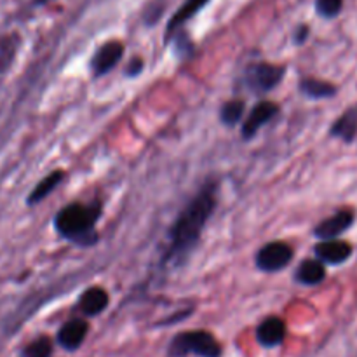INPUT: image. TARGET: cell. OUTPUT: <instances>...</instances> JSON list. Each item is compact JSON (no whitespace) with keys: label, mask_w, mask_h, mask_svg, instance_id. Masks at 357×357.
I'll use <instances>...</instances> for the list:
<instances>
[{"label":"cell","mask_w":357,"mask_h":357,"mask_svg":"<svg viewBox=\"0 0 357 357\" xmlns=\"http://www.w3.org/2000/svg\"><path fill=\"white\" fill-rule=\"evenodd\" d=\"M215 185H206L197 195L190 201V204L180 213L174 225L169 230V246H167L164 260L180 264L183 261L197 244L202 229L208 223L209 216L216 208Z\"/></svg>","instance_id":"6da1fadb"},{"label":"cell","mask_w":357,"mask_h":357,"mask_svg":"<svg viewBox=\"0 0 357 357\" xmlns=\"http://www.w3.org/2000/svg\"><path fill=\"white\" fill-rule=\"evenodd\" d=\"M100 206L70 204L56 215L54 227L63 237L79 244L94 241V227L100 218Z\"/></svg>","instance_id":"7a4b0ae2"},{"label":"cell","mask_w":357,"mask_h":357,"mask_svg":"<svg viewBox=\"0 0 357 357\" xmlns=\"http://www.w3.org/2000/svg\"><path fill=\"white\" fill-rule=\"evenodd\" d=\"M167 354L169 357H220L222 345L208 331H187L171 340Z\"/></svg>","instance_id":"3957f363"},{"label":"cell","mask_w":357,"mask_h":357,"mask_svg":"<svg viewBox=\"0 0 357 357\" xmlns=\"http://www.w3.org/2000/svg\"><path fill=\"white\" fill-rule=\"evenodd\" d=\"M284 75L282 66L260 63V65H251L246 72V84L255 93H267L272 91Z\"/></svg>","instance_id":"277c9868"},{"label":"cell","mask_w":357,"mask_h":357,"mask_svg":"<svg viewBox=\"0 0 357 357\" xmlns=\"http://www.w3.org/2000/svg\"><path fill=\"white\" fill-rule=\"evenodd\" d=\"M293 250L286 243H268L257 253V265L264 272L282 271L291 261Z\"/></svg>","instance_id":"5b68a950"},{"label":"cell","mask_w":357,"mask_h":357,"mask_svg":"<svg viewBox=\"0 0 357 357\" xmlns=\"http://www.w3.org/2000/svg\"><path fill=\"white\" fill-rule=\"evenodd\" d=\"M354 213L351 209H342L337 211L330 218L323 220L319 225L314 229V236L319 237V239H338L344 232H347L352 225H354Z\"/></svg>","instance_id":"8992f818"},{"label":"cell","mask_w":357,"mask_h":357,"mask_svg":"<svg viewBox=\"0 0 357 357\" xmlns=\"http://www.w3.org/2000/svg\"><path fill=\"white\" fill-rule=\"evenodd\" d=\"M317 260L326 265L345 264L352 257V246L340 239H326L314 248Z\"/></svg>","instance_id":"52a82bcc"},{"label":"cell","mask_w":357,"mask_h":357,"mask_svg":"<svg viewBox=\"0 0 357 357\" xmlns=\"http://www.w3.org/2000/svg\"><path fill=\"white\" fill-rule=\"evenodd\" d=\"M122 52H124V45L121 42H108V44L101 45L96 54H94L93 61H91V68H93L94 75L101 77L110 72L121 61Z\"/></svg>","instance_id":"ba28073f"},{"label":"cell","mask_w":357,"mask_h":357,"mask_svg":"<svg viewBox=\"0 0 357 357\" xmlns=\"http://www.w3.org/2000/svg\"><path fill=\"white\" fill-rule=\"evenodd\" d=\"M87 331H89V324L84 319H72L66 324H63V328L58 333V344L61 345L65 351H77L80 345L84 344L87 337Z\"/></svg>","instance_id":"9c48e42d"},{"label":"cell","mask_w":357,"mask_h":357,"mask_svg":"<svg viewBox=\"0 0 357 357\" xmlns=\"http://www.w3.org/2000/svg\"><path fill=\"white\" fill-rule=\"evenodd\" d=\"M279 112V107L272 101H261V103L255 105V108L251 110V114L248 115L246 122L243 126V136L244 138H253L257 135L258 129L261 126L267 124L272 117Z\"/></svg>","instance_id":"30bf717a"},{"label":"cell","mask_w":357,"mask_h":357,"mask_svg":"<svg viewBox=\"0 0 357 357\" xmlns=\"http://www.w3.org/2000/svg\"><path fill=\"white\" fill-rule=\"evenodd\" d=\"M286 337V324L279 317H268L258 326L257 338L264 347H278Z\"/></svg>","instance_id":"8fae6325"},{"label":"cell","mask_w":357,"mask_h":357,"mask_svg":"<svg viewBox=\"0 0 357 357\" xmlns=\"http://www.w3.org/2000/svg\"><path fill=\"white\" fill-rule=\"evenodd\" d=\"M79 307L84 316H98L108 307V295L101 288H89L80 296Z\"/></svg>","instance_id":"7c38bea8"},{"label":"cell","mask_w":357,"mask_h":357,"mask_svg":"<svg viewBox=\"0 0 357 357\" xmlns=\"http://www.w3.org/2000/svg\"><path fill=\"white\" fill-rule=\"evenodd\" d=\"M295 278L296 281L302 282V284L316 286L324 281V278H326V268H324L323 261L305 260L303 264H300L298 268H296Z\"/></svg>","instance_id":"4fadbf2b"},{"label":"cell","mask_w":357,"mask_h":357,"mask_svg":"<svg viewBox=\"0 0 357 357\" xmlns=\"http://www.w3.org/2000/svg\"><path fill=\"white\" fill-rule=\"evenodd\" d=\"M208 2H209V0H187V2H185L183 6L180 7V10H178V13L174 14L173 17H171L169 24H167L166 37L169 38L171 35L174 33V31L180 30V28L183 26V24L187 23L190 17H194L195 14H197L199 10H201L202 7H204Z\"/></svg>","instance_id":"5bb4252c"},{"label":"cell","mask_w":357,"mask_h":357,"mask_svg":"<svg viewBox=\"0 0 357 357\" xmlns=\"http://www.w3.org/2000/svg\"><path fill=\"white\" fill-rule=\"evenodd\" d=\"M331 135L344 142L351 143L357 135V108H352L347 114L342 115L331 128Z\"/></svg>","instance_id":"9a60e30c"},{"label":"cell","mask_w":357,"mask_h":357,"mask_svg":"<svg viewBox=\"0 0 357 357\" xmlns=\"http://www.w3.org/2000/svg\"><path fill=\"white\" fill-rule=\"evenodd\" d=\"M63 178H65V173H63V171H54V173L47 174V176L31 190V194L28 195V206H33L37 204V202L44 201L49 194H52V192L56 190V187L61 183Z\"/></svg>","instance_id":"2e32d148"},{"label":"cell","mask_w":357,"mask_h":357,"mask_svg":"<svg viewBox=\"0 0 357 357\" xmlns=\"http://www.w3.org/2000/svg\"><path fill=\"white\" fill-rule=\"evenodd\" d=\"M300 91L312 100H324V98H333L337 94V87L333 84L317 79H303L300 82Z\"/></svg>","instance_id":"e0dca14e"},{"label":"cell","mask_w":357,"mask_h":357,"mask_svg":"<svg viewBox=\"0 0 357 357\" xmlns=\"http://www.w3.org/2000/svg\"><path fill=\"white\" fill-rule=\"evenodd\" d=\"M244 108H246V103L243 100H232L229 103L223 105L222 108V121L223 124L234 126L241 121L244 114Z\"/></svg>","instance_id":"ac0fdd59"},{"label":"cell","mask_w":357,"mask_h":357,"mask_svg":"<svg viewBox=\"0 0 357 357\" xmlns=\"http://www.w3.org/2000/svg\"><path fill=\"white\" fill-rule=\"evenodd\" d=\"M52 356V344L49 338L40 337L37 340L26 345L23 351V357H51Z\"/></svg>","instance_id":"d6986e66"},{"label":"cell","mask_w":357,"mask_h":357,"mask_svg":"<svg viewBox=\"0 0 357 357\" xmlns=\"http://www.w3.org/2000/svg\"><path fill=\"white\" fill-rule=\"evenodd\" d=\"M342 7H344V0H316V9L319 16L328 17V20L338 16L342 13Z\"/></svg>","instance_id":"ffe728a7"},{"label":"cell","mask_w":357,"mask_h":357,"mask_svg":"<svg viewBox=\"0 0 357 357\" xmlns=\"http://www.w3.org/2000/svg\"><path fill=\"white\" fill-rule=\"evenodd\" d=\"M307 35H309V28H307V26H300L298 31H296V35H295L296 42H298V44H302V42H305Z\"/></svg>","instance_id":"44dd1931"},{"label":"cell","mask_w":357,"mask_h":357,"mask_svg":"<svg viewBox=\"0 0 357 357\" xmlns=\"http://www.w3.org/2000/svg\"><path fill=\"white\" fill-rule=\"evenodd\" d=\"M142 65H143V63L139 61V59H136V61H132L131 65H129V66H131V68L128 70V75L135 77L136 73H139V72H142Z\"/></svg>","instance_id":"7402d4cb"}]
</instances>
